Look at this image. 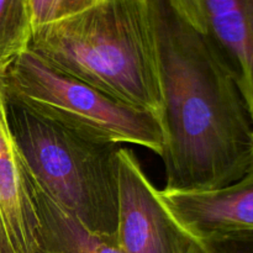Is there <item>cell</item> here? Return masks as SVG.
Masks as SVG:
<instances>
[{
  "mask_svg": "<svg viewBox=\"0 0 253 253\" xmlns=\"http://www.w3.org/2000/svg\"><path fill=\"white\" fill-rule=\"evenodd\" d=\"M162 89L166 192L219 189L239 180L253 157V124L220 52L205 34L151 0Z\"/></svg>",
  "mask_w": 253,
  "mask_h": 253,
  "instance_id": "6da1fadb",
  "label": "cell"
},
{
  "mask_svg": "<svg viewBox=\"0 0 253 253\" xmlns=\"http://www.w3.org/2000/svg\"><path fill=\"white\" fill-rule=\"evenodd\" d=\"M30 49L53 68L161 121L162 89L151 0H100L34 29Z\"/></svg>",
  "mask_w": 253,
  "mask_h": 253,
  "instance_id": "7a4b0ae2",
  "label": "cell"
},
{
  "mask_svg": "<svg viewBox=\"0 0 253 253\" xmlns=\"http://www.w3.org/2000/svg\"><path fill=\"white\" fill-rule=\"evenodd\" d=\"M7 118L27 173L88 229L116 235L123 146L86 140L10 100Z\"/></svg>",
  "mask_w": 253,
  "mask_h": 253,
  "instance_id": "3957f363",
  "label": "cell"
},
{
  "mask_svg": "<svg viewBox=\"0 0 253 253\" xmlns=\"http://www.w3.org/2000/svg\"><path fill=\"white\" fill-rule=\"evenodd\" d=\"M2 82L7 100L81 137L162 156L165 132L157 116L62 73L30 48L2 66Z\"/></svg>",
  "mask_w": 253,
  "mask_h": 253,
  "instance_id": "277c9868",
  "label": "cell"
},
{
  "mask_svg": "<svg viewBox=\"0 0 253 253\" xmlns=\"http://www.w3.org/2000/svg\"><path fill=\"white\" fill-rule=\"evenodd\" d=\"M116 239L124 253H211L208 242L170 210L135 152L124 146L119 150Z\"/></svg>",
  "mask_w": 253,
  "mask_h": 253,
  "instance_id": "5b68a950",
  "label": "cell"
},
{
  "mask_svg": "<svg viewBox=\"0 0 253 253\" xmlns=\"http://www.w3.org/2000/svg\"><path fill=\"white\" fill-rule=\"evenodd\" d=\"M39 234L29 177L10 128L0 66V253H35Z\"/></svg>",
  "mask_w": 253,
  "mask_h": 253,
  "instance_id": "8992f818",
  "label": "cell"
},
{
  "mask_svg": "<svg viewBox=\"0 0 253 253\" xmlns=\"http://www.w3.org/2000/svg\"><path fill=\"white\" fill-rule=\"evenodd\" d=\"M161 192L175 216L203 240L253 231V157L246 173L226 187L197 192Z\"/></svg>",
  "mask_w": 253,
  "mask_h": 253,
  "instance_id": "52a82bcc",
  "label": "cell"
},
{
  "mask_svg": "<svg viewBox=\"0 0 253 253\" xmlns=\"http://www.w3.org/2000/svg\"><path fill=\"white\" fill-rule=\"evenodd\" d=\"M198 31L211 40L231 71L253 124V24L242 0H203Z\"/></svg>",
  "mask_w": 253,
  "mask_h": 253,
  "instance_id": "ba28073f",
  "label": "cell"
},
{
  "mask_svg": "<svg viewBox=\"0 0 253 253\" xmlns=\"http://www.w3.org/2000/svg\"><path fill=\"white\" fill-rule=\"evenodd\" d=\"M27 177L40 220L39 242L35 253H124L116 235L100 234L88 229L29 173Z\"/></svg>",
  "mask_w": 253,
  "mask_h": 253,
  "instance_id": "9c48e42d",
  "label": "cell"
},
{
  "mask_svg": "<svg viewBox=\"0 0 253 253\" xmlns=\"http://www.w3.org/2000/svg\"><path fill=\"white\" fill-rule=\"evenodd\" d=\"M32 32L30 0H0V66L29 48Z\"/></svg>",
  "mask_w": 253,
  "mask_h": 253,
  "instance_id": "30bf717a",
  "label": "cell"
},
{
  "mask_svg": "<svg viewBox=\"0 0 253 253\" xmlns=\"http://www.w3.org/2000/svg\"><path fill=\"white\" fill-rule=\"evenodd\" d=\"M94 4V0H30L34 29L78 12Z\"/></svg>",
  "mask_w": 253,
  "mask_h": 253,
  "instance_id": "8fae6325",
  "label": "cell"
},
{
  "mask_svg": "<svg viewBox=\"0 0 253 253\" xmlns=\"http://www.w3.org/2000/svg\"><path fill=\"white\" fill-rule=\"evenodd\" d=\"M204 240L211 253H253V231L231 232Z\"/></svg>",
  "mask_w": 253,
  "mask_h": 253,
  "instance_id": "7c38bea8",
  "label": "cell"
},
{
  "mask_svg": "<svg viewBox=\"0 0 253 253\" xmlns=\"http://www.w3.org/2000/svg\"><path fill=\"white\" fill-rule=\"evenodd\" d=\"M175 12L195 30L203 21V0H168Z\"/></svg>",
  "mask_w": 253,
  "mask_h": 253,
  "instance_id": "4fadbf2b",
  "label": "cell"
},
{
  "mask_svg": "<svg viewBox=\"0 0 253 253\" xmlns=\"http://www.w3.org/2000/svg\"><path fill=\"white\" fill-rule=\"evenodd\" d=\"M242 4H244L245 9H246L247 14H249L253 24V0H242Z\"/></svg>",
  "mask_w": 253,
  "mask_h": 253,
  "instance_id": "5bb4252c",
  "label": "cell"
},
{
  "mask_svg": "<svg viewBox=\"0 0 253 253\" xmlns=\"http://www.w3.org/2000/svg\"><path fill=\"white\" fill-rule=\"evenodd\" d=\"M96 1H100V0H94V2H96Z\"/></svg>",
  "mask_w": 253,
  "mask_h": 253,
  "instance_id": "9a60e30c",
  "label": "cell"
}]
</instances>
